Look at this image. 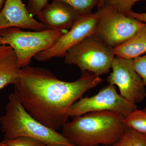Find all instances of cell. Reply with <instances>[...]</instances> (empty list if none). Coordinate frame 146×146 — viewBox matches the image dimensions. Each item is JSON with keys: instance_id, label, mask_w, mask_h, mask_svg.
<instances>
[{"instance_id": "1", "label": "cell", "mask_w": 146, "mask_h": 146, "mask_svg": "<svg viewBox=\"0 0 146 146\" xmlns=\"http://www.w3.org/2000/svg\"><path fill=\"white\" fill-rule=\"evenodd\" d=\"M82 73L78 80L69 82L58 79L48 69L28 65L21 69L14 93L32 117L57 131L68 121L71 106L103 82L93 73Z\"/></svg>"}, {"instance_id": "2", "label": "cell", "mask_w": 146, "mask_h": 146, "mask_svg": "<svg viewBox=\"0 0 146 146\" xmlns=\"http://www.w3.org/2000/svg\"><path fill=\"white\" fill-rule=\"evenodd\" d=\"M124 118L113 111L89 112L67 122L62 134L75 146H112L124 132Z\"/></svg>"}, {"instance_id": "3", "label": "cell", "mask_w": 146, "mask_h": 146, "mask_svg": "<svg viewBox=\"0 0 146 146\" xmlns=\"http://www.w3.org/2000/svg\"><path fill=\"white\" fill-rule=\"evenodd\" d=\"M4 115L0 117L5 139L25 137L35 138L48 144L75 146L63 136L47 127L27 112L14 93L10 94Z\"/></svg>"}, {"instance_id": "4", "label": "cell", "mask_w": 146, "mask_h": 146, "mask_svg": "<svg viewBox=\"0 0 146 146\" xmlns=\"http://www.w3.org/2000/svg\"><path fill=\"white\" fill-rule=\"evenodd\" d=\"M66 32L49 29L25 31L19 28H7L0 30V45L13 48L22 68L29 65L37 54L52 47Z\"/></svg>"}, {"instance_id": "5", "label": "cell", "mask_w": 146, "mask_h": 146, "mask_svg": "<svg viewBox=\"0 0 146 146\" xmlns=\"http://www.w3.org/2000/svg\"><path fill=\"white\" fill-rule=\"evenodd\" d=\"M115 56L113 48L94 35L68 50L65 62L100 76L109 72Z\"/></svg>"}, {"instance_id": "6", "label": "cell", "mask_w": 146, "mask_h": 146, "mask_svg": "<svg viewBox=\"0 0 146 146\" xmlns=\"http://www.w3.org/2000/svg\"><path fill=\"white\" fill-rule=\"evenodd\" d=\"M98 12L99 21L94 35L113 48L129 39L145 24L107 5Z\"/></svg>"}, {"instance_id": "7", "label": "cell", "mask_w": 146, "mask_h": 146, "mask_svg": "<svg viewBox=\"0 0 146 146\" xmlns=\"http://www.w3.org/2000/svg\"><path fill=\"white\" fill-rule=\"evenodd\" d=\"M136 108V104L123 98L115 86L109 84L93 96L81 98L71 106L68 114L73 118L89 112L110 111L125 117Z\"/></svg>"}, {"instance_id": "8", "label": "cell", "mask_w": 146, "mask_h": 146, "mask_svg": "<svg viewBox=\"0 0 146 146\" xmlns=\"http://www.w3.org/2000/svg\"><path fill=\"white\" fill-rule=\"evenodd\" d=\"M112 73L108 77L109 84L116 85L120 95L133 104L141 102L146 98L145 86L134 70L133 59L115 57Z\"/></svg>"}, {"instance_id": "9", "label": "cell", "mask_w": 146, "mask_h": 146, "mask_svg": "<svg viewBox=\"0 0 146 146\" xmlns=\"http://www.w3.org/2000/svg\"><path fill=\"white\" fill-rule=\"evenodd\" d=\"M98 21V11L80 16L71 28L52 47L37 54L33 58L39 62H44L54 58L65 57L72 47L95 34Z\"/></svg>"}, {"instance_id": "10", "label": "cell", "mask_w": 146, "mask_h": 146, "mask_svg": "<svg viewBox=\"0 0 146 146\" xmlns=\"http://www.w3.org/2000/svg\"><path fill=\"white\" fill-rule=\"evenodd\" d=\"M17 27L33 31L46 29L44 25L33 18L22 0H5L0 12V30Z\"/></svg>"}, {"instance_id": "11", "label": "cell", "mask_w": 146, "mask_h": 146, "mask_svg": "<svg viewBox=\"0 0 146 146\" xmlns=\"http://www.w3.org/2000/svg\"><path fill=\"white\" fill-rule=\"evenodd\" d=\"M37 16L47 29L66 31L74 25L80 15L67 4L52 1Z\"/></svg>"}, {"instance_id": "12", "label": "cell", "mask_w": 146, "mask_h": 146, "mask_svg": "<svg viewBox=\"0 0 146 146\" xmlns=\"http://www.w3.org/2000/svg\"><path fill=\"white\" fill-rule=\"evenodd\" d=\"M21 69L13 48L8 45H0V90L9 84H14ZM3 145L0 143V146Z\"/></svg>"}, {"instance_id": "13", "label": "cell", "mask_w": 146, "mask_h": 146, "mask_svg": "<svg viewBox=\"0 0 146 146\" xmlns=\"http://www.w3.org/2000/svg\"><path fill=\"white\" fill-rule=\"evenodd\" d=\"M117 57L134 59L146 53V23L129 39L113 48Z\"/></svg>"}, {"instance_id": "14", "label": "cell", "mask_w": 146, "mask_h": 146, "mask_svg": "<svg viewBox=\"0 0 146 146\" xmlns=\"http://www.w3.org/2000/svg\"><path fill=\"white\" fill-rule=\"evenodd\" d=\"M111 146H146V133L126 127L121 137Z\"/></svg>"}, {"instance_id": "15", "label": "cell", "mask_w": 146, "mask_h": 146, "mask_svg": "<svg viewBox=\"0 0 146 146\" xmlns=\"http://www.w3.org/2000/svg\"><path fill=\"white\" fill-rule=\"evenodd\" d=\"M124 121L126 127L146 133V112L143 110L136 108L125 117Z\"/></svg>"}, {"instance_id": "16", "label": "cell", "mask_w": 146, "mask_h": 146, "mask_svg": "<svg viewBox=\"0 0 146 146\" xmlns=\"http://www.w3.org/2000/svg\"><path fill=\"white\" fill-rule=\"evenodd\" d=\"M59 1L67 4L80 15L93 13L94 7L98 6L100 0H52Z\"/></svg>"}, {"instance_id": "17", "label": "cell", "mask_w": 146, "mask_h": 146, "mask_svg": "<svg viewBox=\"0 0 146 146\" xmlns=\"http://www.w3.org/2000/svg\"><path fill=\"white\" fill-rule=\"evenodd\" d=\"M2 143L7 146H47V144L43 141L29 137L5 139Z\"/></svg>"}, {"instance_id": "18", "label": "cell", "mask_w": 146, "mask_h": 146, "mask_svg": "<svg viewBox=\"0 0 146 146\" xmlns=\"http://www.w3.org/2000/svg\"><path fill=\"white\" fill-rule=\"evenodd\" d=\"M146 0H104V5L111 7L124 14L131 11L136 3Z\"/></svg>"}, {"instance_id": "19", "label": "cell", "mask_w": 146, "mask_h": 146, "mask_svg": "<svg viewBox=\"0 0 146 146\" xmlns=\"http://www.w3.org/2000/svg\"><path fill=\"white\" fill-rule=\"evenodd\" d=\"M133 66L146 87V53L133 59Z\"/></svg>"}, {"instance_id": "20", "label": "cell", "mask_w": 146, "mask_h": 146, "mask_svg": "<svg viewBox=\"0 0 146 146\" xmlns=\"http://www.w3.org/2000/svg\"><path fill=\"white\" fill-rule=\"evenodd\" d=\"M49 0H29L27 9L32 16H37L48 4Z\"/></svg>"}, {"instance_id": "21", "label": "cell", "mask_w": 146, "mask_h": 146, "mask_svg": "<svg viewBox=\"0 0 146 146\" xmlns=\"http://www.w3.org/2000/svg\"><path fill=\"white\" fill-rule=\"evenodd\" d=\"M125 15L146 23V12L143 13H138L133 12L132 11L125 13Z\"/></svg>"}, {"instance_id": "22", "label": "cell", "mask_w": 146, "mask_h": 146, "mask_svg": "<svg viewBox=\"0 0 146 146\" xmlns=\"http://www.w3.org/2000/svg\"><path fill=\"white\" fill-rule=\"evenodd\" d=\"M104 5V0H100L98 6V9L101 8Z\"/></svg>"}, {"instance_id": "23", "label": "cell", "mask_w": 146, "mask_h": 146, "mask_svg": "<svg viewBox=\"0 0 146 146\" xmlns=\"http://www.w3.org/2000/svg\"><path fill=\"white\" fill-rule=\"evenodd\" d=\"M5 0H0V12L2 9L4 5L5 2Z\"/></svg>"}, {"instance_id": "24", "label": "cell", "mask_w": 146, "mask_h": 146, "mask_svg": "<svg viewBox=\"0 0 146 146\" xmlns=\"http://www.w3.org/2000/svg\"><path fill=\"white\" fill-rule=\"evenodd\" d=\"M47 146H68L65 145H60V144H48Z\"/></svg>"}, {"instance_id": "25", "label": "cell", "mask_w": 146, "mask_h": 146, "mask_svg": "<svg viewBox=\"0 0 146 146\" xmlns=\"http://www.w3.org/2000/svg\"><path fill=\"white\" fill-rule=\"evenodd\" d=\"M143 110L144 111H145V112H146V106H145V108H144V109Z\"/></svg>"}, {"instance_id": "26", "label": "cell", "mask_w": 146, "mask_h": 146, "mask_svg": "<svg viewBox=\"0 0 146 146\" xmlns=\"http://www.w3.org/2000/svg\"><path fill=\"white\" fill-rule=\"evenodd\" d=\"M111 146L105 145H102V146L98 145V146Z\"/></svg>"}, {"instance_id": "27", "label": "cell", "mask_w": 146, "mask_h": 146, "mask_svg": "<svg viewBox=\"0 0 146 146\" xmlns=\"http://www.w3.org/2000/svg\"><path fill=\"white\" fill-rule=\"evenodd\" d=\"M0 146H7V145H6Z\"/></svg>"}]
</instances>
